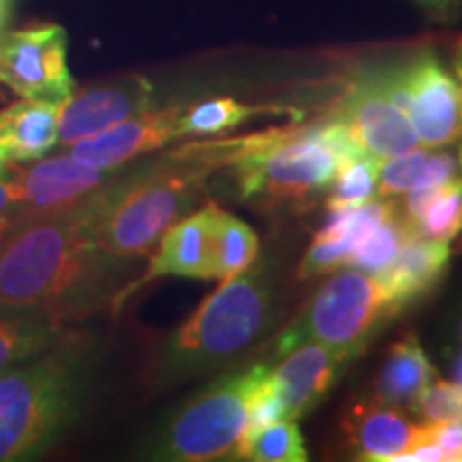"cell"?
I'll return each instance as SVG.
<instances>
[{
    "instance_id": "obj_10",
    "label": "cell",
    "mask_w": 462,
    "mask_h": 462,
    "mask_svg": "<svg viewBox=\"0 0 462 462\" xmlns=\"http://www.w3.org/2000/svg\"><path fill=\"white\" fill-rule=\"evenodd\" d=\"M129 165L97 167L65 152L51 159L9 167L3 178L15 187L24 208V221H28L82 206L92 195L123 176Z\"/></svg>"
},
{
    "instance_id": "obj_36",
    "label": "cell",
    "mask_w": 462,
    "mask_h": 462,
    "mask_svg": "<svg viewBox=\"0 0 462 462\" xmlns=\"http://www.w3.org/2000/svg\"><path fill=\"white\" fill-rule=\"evenodd\" d=\"M458 161H460V170H462V146H460V157H458Z\"/></svg>"
},
{
    "instance_id": "obj_30",
    "label": "cell",
    "mask_w": 462,
    "mask_h": 462,
    "mask_svg": "<svg viewBox=\"0 0 462 462\" xmlns=\"http://www.w3.org/2000/svg\"><path fill=\"white\" fill-rule=\"evenodd\" d=\"M421 441L441 448L446 460L462 462V418L421 424Z\"/></svg>"
},
{
    "instance_id": "obj_11",
    "label": "cell",
    "mask_w": 462,
    "mask_h": 462,
    "mask_svg": "<svg viewBox=\"0 0 462 462\" xmlns=\"http://www.w3.org/2000/svg\"><path fill=\"white\" fill-rule=\"evenodd\" d=\"M334 116L346 126L357 146L379 161L420 148L411 123L392 101L379 71H362L351 79Z\"/></svg>"
},
{
    "instance_id": "obj_26",
    "label": "cell",
    "mask_w": 462,
    "mask_h": 462,
    "mask_svg": "<svg viewBox=\"0 0 462 462\" xmlns=\"http://www.w3.org/2000/svg\"><path fill=\"white\" fill-rule=\"evenodd\" d=\"M411 234L413 231L409 229V225L394 210L385 221H381L377 227H373L357 242L351 255L346 257L345 265L368 274L385 273L394 263L402 245Z\"/></svg>"
},
{
    "instance_id": "obj_34",
    "label": "cell",
    "mask_w": 462,
    "mask_h": 462,
    "mask_svg": "<svg viewBox=\"0 0 462 462\" xmlns=\"http://www.w3.org/2000/svg\"><path fill=\"white\" fill-rule=\"evenodd\" d=\"M454 73H456V78H458V82L462 84V37L454 51Z\"/></svg>"
},
{
    "instance_id": "obj_7",
    "label": "cell",
    "mask_w": 462,
    "mask_h": 462,
    "mask_svg": "<svg viewBox=\"0 0 462 462\" xmlns=\"http://www.w3.org/2000/svg\"><path fill=\"white\" fill-rule=\"evenodd\" d=\"M401 310L379 276L345 265L317 289L302 317L281 334L276 354L315 340L349 364Z\"/></svg>"
},
{
    "instance_id": "obj_4",
    "label": "cell",
    "mask_w": 462,
    "mask_h": 462,
    "mask_svg": "<svg viewBox=\"0 0 462 462\" xmlns=\"http://www.w3.org/2000/svg\"><path fill=\"white\" fill-rule=\"evenodd\" d=\"M273 302V282L262 268L221 281L161 346L157 379L178 383L225 366L262 337Z\"/></svg>"
},
{
    "instance_id": "obj_14",
    "label": "cell",
    "mask_w": 462,
    "mask_h": 462,
    "mask_svg": "<svg viewBox=\"0 0 462 462\" xmlns=\"http://www.w3.org/2000/svg\"><path fill=\"white\" fill-rule=\"evenodd\" d=\"M270 366L268 383L285 409V420H298L317 407L334 388L346 362L315 340L293 346Z\"/></svg>"
},
{
    "instance_id": "obj_13",
    "label": "cell",
    "mask_w": 462,
    "mask_h": 462,
    "mask_svg": "<svg viewBox=\"0 0 462 462\" xmlns=\"http://www.w3.org/2000/svg\"><path fill=\"white\" fill-rule=\"evenodd\" d=\"M184 106L150 107L123 123L86 137L67 150L71 157L97 167H120L180 140Z\"/></svg>"
},
{
    "instance_id": "obj_5",
    "label": "cell",
    "mask_w": 462,
    "mask_h": 462,
    "mask_svg": "<svg viewBox=\"0 0 462 462\" xmlns=\"http://www.w3.org/2000/svg\"><path fill=\"white\" fill-rule=\"evenodd\" d=\"M270 362L223 374L154 430L143 449L146 458L171 462H208L238 458L248 426L251 398L270 373Z\"/></svg>"
},
{
    "instance_id": "obj_9",
    "label": "cell",
    "mask_w": 462,
    "mask_h": 462,
    "mask_svg": "<svg viewBox=\"0 0 462 462\" xmlns=\"http://www.w3.org/2000/svg\"><path fill=\"white\" fill-rule=\"evenodd\" d=\"M67 45L65 28L58 24L5 32L0 37V84L22 99L62 106L75 92Z\"/></svg>"
},
{
    "instance_id": "obj_17",
    "label": "cell",
    "mask_w": 462,
    "mask_h": 462,
    "mask_svg": "<svg viewBox=\"0 0 462 462\" xmlns=\"http://www.w3.org/2000/svg\"><path fill=\"white\" fill-rule=\"evenodd\" d=\"M58 109L31 99L0 109V178L9 167L43 159L58 146Z\"/></svg>"
},
{
    "instance_id": "obj_22",
    "label": "cell",
    "mask_w": 462,
    "mask_h": 462,
    "mask_svg": "<svg viewBox=\"0 0 462 462\" xmlns=\"http://www.w3.org/2000/svg\"><path fill=\"white\" fill-rule=\"evenodd\" d=\"M291 129L293 126H281V129H265L257 133H248V135L225 137V140L189 142L182 143V146L167 150V152H170L171 157L184 161V163L199 167V170H204L212 176V173H217L218 170L240 163L242 159L251 157V154L259 152V150L281 142Z\"/></svg>"
},
{
    "instance_id": "obj_19",
    "label": "cell",
    "mask_w": 462,
    "mask_h": 462,
    "mask_svg": "<svg viewBox=\"0 0 462 462\" xmlns=\"http://www.w3.org/2000/svg\"><path fill=\"white\" fill-rule=\"evenodd\" d=\"M452 248L449 242L421 238L413 231L385 273L374 274L383 282L392 300L404 309L430 291L446 274Z\"/></svg>"
},
{
    "instance_id": "obj_18",
    "label": "cell",
    "mask_w": 462,
    "mask_h": 462,
    "mask_svg": "<svg viewBox=\"0 0 462 462\" xmlns=\"http://www.w3.org/2000/svg\"><path fill=\"white\" fill-rule=\"evenodd\" d=\"M73 332L71 321L50 309L0 304V371L39 356Z\"/></svg>"
},
{
    "instance_id": "obj_8",
    "label": "cell",
    "mask_w": 462,
    "mask_h": 462,
    "mask_svg": "<svg viewBox=\"0 0 462 462\" xmlns=\"http://www.w3.org/2000/svg\"><path fill=\"white\" fill-rule=\"evenodd\" d=\"M392 101L411 123L420 148L439 150L462 137V84L437 54L421 51L398 67L377 69Z\"/></svg>"
},
{
    "instance_id": "obj_6",
    "label": "cell",
    "mask_w": 462,
    "mask_h": 462,
    "mask_svg": "<svg viewBox=\"0 0 462 462\" xmlns=\"http://www.w3.org/2000/svg\"><path fill=\"white\" fill-rule=\"evenodd\" d=\"M362 150L337 116L293 126L273 146L234 165L242 199L302 201L330 187L340 161Z\"/></svg>"
},
{
    "instance_id": "obj_12",
    "label": "cell",
    "mask_w": 462,
    "mask_h": 462,
    "mask_svg": "<svg viewBox=\"0 0 462 462\" xmlns=\"http://www.w3.org/2000/svg\"><path fill=\"white\" fill-rule=\"evenodd\" d=\"M150 107H154V86L143 75L73 92L58 109V146L71 148Z\"/></svg>"
},
{
    "instance_id": "obj_29",
    "label": "cell",
    "mask_w": 462,
    "mask_h": 462,
    "mask_svg": "<svg viewBox=\"0 0 462 462\" xmlns=\"http://www.w3.org/2000/svg\"><path fill=\"white\" fill-rule=\"evenodd\" d=\"M409 411L421 420V424L462 418V383L432 379L418 396L409 402Z\"/></svg>"
},
{
    "instance_id": "obj_33",
    "label": "cell",
    "mask_w": 462,
    "mask_h": 462,
    "mask_svg": "<svg viewBox=\"0 0 462 462\" xmlns=\"http://www.w3.org/2000/svg\"><path fill=\"white\" fill-rule=\"evenodd\" d=\"M11 9H14V0H0V37L7 32Z\"/></svg>"
},
{
    "instance_id": "obj_15",
    "label": "cell",
    "mask_w": 462,
    "mask_h": 462,
    "mask_svg": "<svg viewBox=\"0 0 462 462\" xmlns=\"http://www.w3.org/2000/svg\"><path fill=\"white\" fill-rule=\"evenodd\" d=\"M215 201H206L199 210H190L161 236L157 253L150 259L146 273L137 276L129 289V296L142 285L163 276H182V279L210 281L212 270V223L217 212Z\"/></svg>"
},
{
    "instance_id": "obj_21",
    "label": "cell",
    "mask_w": 462,
    "mask_h": 462,
    "mask_svg": "<svg viewBox=\"0 0 462 462\" xmlns=\"http://www.w3.org/2000/svg\"><path fill=\"white\" fill-rule=\"evenodd\" d=\"M460 161L449 152H411L381 161L377 176V198L392 199L409 190L426 187V184H441L460 178Z\"/></svg>"
},
{
    "instance_id": "obj_16",
    "label": "cell",
    "mask_w": 462,
    "mask_h": 462,
    "mask_svg": "<svg viewBox=\"0 0 462 462\" xmlns=\"http://www.w3.org/2000/svg\"><path fill=\"white\" fill-rule=\"evenodd\" d=\"M345 435L356 458L371 462H394L421 443V426L413 424L402 407L366 398L351 404L343 418Z\"/></svg>"
},
{
    "instance_id": "obj_20",
    "label": "cell",
    "mask_w": 462,
    "mask_h": 462,
    "mask_svg": "<svg viewBox=\"0 0 462 462\" xmlns=\"http://www.w3.org/2000/svg\"><path fill=\"white\" fill-rule=\"evenodd\" d=\"M435 377V366L426 357L418 337L407 334L390 346L379 377L374 381L373 396L396 407H409V402Z\"/></svg>"
},
{
    "instance_id": "obj_25",
    "label": "cell",
    "mask_w": 462,
    "mask_h": 462,
    "mask_svg": "<svg viewBox=\"0 0 462 462\" xmlns=\"http://www.w3.org/2000/svg\"><path fill=\"white\" fill-rule=\"evenodd\" d=\"M379 165L381 161L364 150H357L340 161L330 182V195L326 199L330 215L356 210L377 198Z\"/></svg>"
},
{
    "instance_id": "obj_1",
    "label": "cell",
    "mask_w": 462,
    "mask_h": 462,
    "mask_svg": "<svg viewBox=\"0 0 462 462\" xmlns=\"http://www.w3.org/2000/svg\"><path fill=\"white\" fill-rule=\"evenodd\" d=\"M95 195L82 206L28 218L0 234V304L42 306L69 321L118 313L137 279V259L95 240Z\"/></svg>"
},
{
    "instance_id": "obj_23",
    "label": "cell",
    "mask_w": 462,
    "mask_h": 462,
    "mask_svg": "<svg viewBox=\"0 0 462 462\" xmlns=\"http://www.w3.org/2000/svg\"><path fill=\"white\" fill-rule=\"evenodd\" d=\"M259 253V238L245 221L217 208L212 223V270L217 281H227L231 276L251 268Z\"/></svg>"
},
{
    "instance_id": "obj_35",
    "label": "cell",
    "mask_w": 462,
    "mask_h": 462,
    "mask_svg": "<svg viewBox=\"0 0 462 462\" xmlns=\"http://www.w3.org/2000/svg\"><path fill=\"white\" fill-rule=\"evenodd\" d=\"M456 381H458V383H462V356H460L458 364H456Z\"/></svg>"
},
{
    "instance_id": "obj_24",
    "label": "cell",
    "mask_w": 462,
    "mask_h": 462,
    "mask_svg": "<svg viewBox=\"0 0 462 462\" xmlns=\"http://www.w3.org/2000/svg\"><path fill=\"white\" fill-rule=\"evenodd\" d=\"M265 114L281 116L296 112L281 106H248V103H240L231 97H221V99H210L193 107H184L180 116V140L182 137L215 135V133L236 129L251 118Z\"/></svg>"
},
{
    "instance_id": "obj_3",
    "label": "cell",
    "mask_w": 462,
    "mask_h": 462,
    "mask_svg": "<svg viewBox=\"0 0 462 462\" xmlns=\"http://www.w3.org/2000/svg\"><path fill=\"white\" fill-rule=\"evenodd\" d=\"M210 178L170 152L133 163L95 195V240L103 251L140 259L193 210Z\"/></svg>"
},
{
    "instance_id": "obj_32",
    "label": "cell",
    "mask_w": 462,
    "mask_h": 462,
    "mask_svg": "<svg viewBox=\"0 0 462 462\" xmlns=\"http://www.w3.org/2000/svg\"><path fill=\"white\" fill-rule=\"evenodd\" d=\"M415 3L432 14H449L456 7H462V0H415Z\"/></svg>"
},
{
    "instance_id": "obj_2",
    "label": "cell",
    "mask_w": 462,
    "mask_h": 462,
    "mask_svg": "<svg viewBox=\"0 0 462 462\" xmlns=\"http://www.w3.org/2000/svg\"><path fill=\"white\" fill-rule=\"evenodd\" d=\"M97 346L75 330L39 356L0 371V462L37 460L84 418Z\"/></svg>"
},
{
    "instance_id": "obj_31",
    "label": "cell",
    "mask_w": 462,
    "mask_h": 462,
    "mask_svg": "<svg viewBox=\"0 0 462 462\" xmlns=\"http://www.w3.org/2000/svg\"><path fill=\"white\" fill-rule=\"evenodd\" d=\"M24 221V208L7 178H0V234Z\"/></svg>"
},
{
    "instance_id": "obj_27",
    "label": "cell",
    "mask_w": 462,
    "mask_h": 462,
    "mask_svg": "<svg viewBox=\"0 0 462 462\" xmlns=\"http://www.w3.org/2000/svg\"><path fill=\"white\" fill-rule=\"evenodd\" d=\"M238 458L257 462H304L309 458L296 420H279L248 435L238 449Z\"/></svg>"
},
{
    "instance_id": "obj_28",
    "label": "cell",
    "mask_w": 462,
    "mask_h": 462,
    "mask_svg": "<svg viewBox=\"0 0 462 462\" xmlns=\"http://www.w3.org/2000/svg\"><path fill=\"white\" fill-rule=\"evenodd\" d=\"M421 238L452 242L462 234V176L443 182L430 204L409 227Z\"/></svg>"
}]
</instances>
